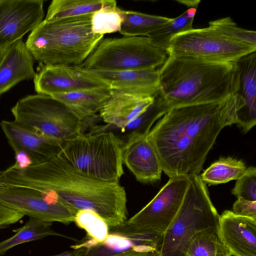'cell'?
Wrapping results in <instances>:
<instances>
[{
	"instance_id": "cell-1",
	"label": "cell",
	"mask_w": 256,
	"mask_h": 256,
	"mask_svg": "<svg viewBox=\"0 0 256 256\" xmlns=\"http://www.w3.org/2000/svg\"><path fill=\"white\" fill-rule=\"evenodd\" d=\"M237 110L234 94L220 102L170 108L148 135L162 170L170 178L198 175L222 129L236 124Z\"/></svg>"
},
{
	"instance_id": "cell-2",
	"label": "cell",
	"mask_w": 256,
	"mask_h": 256,
	"mask_svg": "<svg viewBox=\"0 0 256 256\" xmlns=\"http://www.w3.org/2000/svg\"><path fill=\"white\" fill-rule=\"evenodd\" d=\"M8 186L28 187L48 192L74 213L94 211L110 228L128 219L127 198L118 182L96 180L78 172L59 156L24 168L4 170Z\"/></svg>"
},
{
	"instance_id": "cell-3",
	"label": "cell",
	"mask_w": 256,
	"mask_h": 256,
	"mask_svg": "<svg viewBox=\"0 0 256 256\" xmlns=\"http://www.w3.org/2000/svg\"><path fill=\"white\" fill-rule=\"evenodd\" d=\"M158 70L159 94L170 109L220 102L233 94L235 62L168 56Z\"/></svg>"
},
{
	"instance_id": "cell-4",
	"label": "cell",
	"mask_w": 256,
	"mask_h": 256,
	"mask_svg": "<svg viewBox=\"0 0 256 256\" xmlns=\"http://www.w3.org/2000/svg\"><path fill=\"white\" fill-rule=\"evenodd\" d=\"M92 14L44 20L25 43L34 59L44 64L80 65L104 38L92 32Z\"/></svg>"
},
{
	"instance_id": "cell-5",
	"label": "cell",
	"mask_w": 256,
	"mask_h": 256,
	"mask_svg": "<svg viewBox=\"0 0 256 256\" xmlns=\"http://www.w3.org/2000/svg\"><path fill=\"white\" fill-rule=\"evenodd\" d=\"M219 215L198 175L189 176V184L175 218L158 240L152 256H186L194 236L218 226Z\"/></svg>"
},
{
	"instance_id": "cell-6",
	"label": "cell",
	"mask_w": 256,
	"mask_h": 256,
	"mask_svg": "<svg viewBox=\"0 0 256 256\" xmlns=\"http://www.w3.org/2000/svg\"><path fill=\"white\" fill-rule=\"evenodd\" d=\"M122 144L112 132L82 133L64 141L58 156L86 176L100 181L118 182L124 173Z\"/></svg>"
},
{
	"instance_id": "cell-7",
	"label": "cell",
	"mask_w": 256,
	"mask_h": 256,
	"mask_svg": "<svg viewBox=\"0 0 256 256\" xmlns=\"http://www.w3.org/2000/svg\"><path fill=\"white\" fill-rule=\"evenodd\" d=\"M168 57L166 52L153 46L148 36L102 38L78 66L105 70L156 68Z\"/></svg>"
},
{
	"instance_id": "cell-8",
	"label": "cell",
	"mask_w": 256,
	"mask_h": 256,
	"mask_svg": "<svg viewBox=\"0 0 256 256\" xmlns=\"http://www.w3.org/2000/svg\"><path fill=\"white\" fill-rule=\"evenodd\" d=\"M11 112L22 126L63 142L83 133L84 122L50 96H27L17 102Z\"/></svg>"
},
{
	"instance_id": "cell-9",
	"label": "cell",
	"mask_w": 256,
	"mask_h": 256,
	"mask_svg": "<svg viewBox=\"0 0 256 256\" xmlns=\"http://www.w3.org/2000/svg\"><path fill=\"white\" fill-rule=\"evenodd\" d=\"M256 51V46L230 38L211 27L192 28L170 40L168 56H187L222 63L234 62Z\"/></svg>"
},
{
	"instance_id": "cell-10",
	"label": "cell",
	"mask_w": 256,
	"mask_h": 256,
	"mask_svg": "<svg viewBox=\"0 0 256 256\" xmlns=\"http://www.w3.org/2000/svg\"><path fill=\"white\" fill-rule=\"evenodd\" d=\"M188 184L189 177L187 176L170 178L145 206L124 224L114 228L124 232L160 236L176 215Z\"/></svg>"
},
{
	"instance_id": "cell-11",
	"label": "cell",
	"mask_w": 256,
	"mask_h": 256,
	"mask_svg": "<svg viewBox=\"0 0 256 256\" xmlns=\"http://www.w3.org/2000/svg\"><path fill=\"white\" fill-rule=\"evenodd\" d=\"M0 201L29 218L65 224L74 222L75 214L48 192L28 187L8 186L0 190Z\"/></svg>"
},
{
	"instance_id": "cell-12",
	"label": "cell",
	"mask_w": 256,
	"mask_h": 256,
	"mask_svg": "<svg viewBox=\"0 0 256 256\" xmlns=\"http://www.w3.org/2000/svg\"><path fill=\"white\" fill-rule=\"evenodd\" d=\"M160 236L124 232L110 228L102 242L88 238L71 246L74 256H140L153 255Z\"/></svg>"
},
{
	"instance_id": "cell-13",
	"label": "cell",
	"mask_w": 256,
	"mask_h": 256,
	"mask_svg": "<svg viewBox=\"0 0 256 256\" xmlns=\"http://www.w3.org/2000/svg\"><path fill=\"white\" fill-rule=\"evenodd\" d=\"M43 0H0V50L32 32L44 20Z\"/></svg>"
},
{
	"instance_id": "cell-14",
	"label": "cell",
	"mask_w": 256,
	"mask_h": 256,
	"mask_svg": "<svg viewBox=\"0 0 256 256\" xmlns=\"http://www.w3.org/2000/svg\"><path fill=\"white\" fill-rule=\"evenodd\" d=\"M34 83L38 94L50 96L82 90L108 88L74 66L68 65L39 64Z\"/></svg>"
},
{
	"instance_id": "cell-15",
	"label": "cell",
	"mask_w": 256,
	"mask_h": 256,
	"mask_svg": "<svg viewBox=\"0 0 256 256\" xmlns=\"http://www.w3.org/2000/svg\"><path fill=\"white\" fill-rule=\"evenodd\" d=\"M78 70L106 84L110 90L142 97H154L159 92L158 69L105 70L74 66Z\"/></svg>"
},
{
	"instance_id": "cell-16",
	"label": "cell",
	"mask_w": 256,
	"mask_h": 256,
	"mask_svg": "<svg viewBox=\"0 0 256 256\" xmlns=\"http://www.w3.org/2000/svg\"><path fill=\"white\" fill-rule=\"evenodd\" d=\"M234 94L238 100L236 124L243 133L256 124V51L235 62Z\"/></svg>"
},
{
	"instance_id": "cell-17",
	"label": "cell",
	"mask_w": 256,
	"mask_h": 256,
	"mask_svg": "<svg viewBox=\"0 0 256 256\" xmlns=\"http://www.w3.org/2000/svg\"><path fill=\"white\" fill-rule=\"evenodd\" d=\"M148 132L135 130L123 143L122 160L140 182L154 183L160 180L162 168L156 150L148 137Z\"/></svg>"
},
{
	"instance_id": "cell-18",
	"label": "cell",
	"mask_w": 256,
	"mask_h": 256,
	"mask_svg": "<svg viewBox=\"0 0 256 256\" xmlns=\"http://www.w3.org/2000/svg\"><path fill=\"white\" fill-rule=\"evenodd\" d=\"M0 126L14 154L24 152L32 165L57 156L61 150L63 142L29 130L14 120H2Z\"/></svg>"
},
{
	"instance_id": "cell-19",
	"label": "cell",
	"mask_w": 256,
	"mask_h": 256,
	"mask_svg": "<svg viewBox=\"0 0 256 256\" xmlns=\"http://www.w3.org/2000/svg\"><path fill=\"white\" fill-rule=\"evenodd\" d=\"M218 234L232 256H256V219L224 210L219 215Z\"/></svg>"
},
{
	"instance_id": "cell-20",
	"label": "cell",
	"mask_w": 256,
	"mask_h": 256,
	"mask_svg": "<svg viewBox=\"0 0 256 256\" xmlns=\"http://www.w3.org/2000/svg\"><path fill=\"white\" fill-rule=\"evenodd\" d=\"M111 90L110 98L99 112L100 116L106 123L122 130L145 112L154 98Z\"/></svg>"
},
{
	"instance_id": "cell-21",
	"label": "cell",
	"mask_w": 256,
	"mask_h": 256,
	"mask_svg": "<svg viewBox=\"0 0 256 256\" xmlns=\"http://www.w3.org/2000/svg\"><path fill=\"white\" fill-rule=\"evenodd\" d=\"M34 60L22 39L6 48L0 62V96L18 82L34 78Z\"/></svg>"
},
{
	"instance_id": "cell-22",
	"label": "cell",
	"mask_w": 256,
	"mask_h": 256,
	"mask_svg": "<svg viewBox=\"0 0 256 256\" xmlns=\"http://www.w3.org/2000/svg\"><path fill=\"white\" fill-rule=\"evenodd\" d=\"M112 90L108 88L82 90L50 96L59 101L83 122L96 116L109 99Z\"/></svg>"
},
{
	"instance_id": "cell-23",
	"label": "cell",
	"mask_w": 256,
	"mask_h": 256,
	"mask_svg": "<svg viewBox=\"0 0 256 256\" xmlns=\"http://www.w3.org/2000/svg\"><path fill=\"white\" fill-rule=\"evenodd\" d=\"M113 0H53L50 4L46 21L92 14L106 6H116Z\"/></svg>"
},
{
	"instance_id": "cell-24",
	"label": "cell",
	"mask_w": 256,
	"mask_h": 256,
	"mask_svg": "<svg viewBox=\"0 0 256 256\" xmlns=\"http://www.w3.org/2000/svg\"><path fill=\"white\" fill-rule=\"evenodd\" d=\"M122 22L119 32L126 36H148L172 18L118 8Z\"/></svg>"
},
{
	"instance_id": "cell-25",
	"label": "cell",
	"mask_w": 256,
	"mask_h": 256,
	"mask_svg": "<svg viewBox=\"0 0 256 256\" xmlns=\"http://www.w3.org/2000/svg\"><path fill=\"white\" fill-rule=\"evenodd\" d=\"M52 222L30 218L25 224L16 230L10 238L0 242V256L4 254L13 247L23 243L54 236L73 239L50 228Z\"/></svg>"
},
{
	"instance_id": "cell-26",
	"label": "cell",
	"mask_w": 256,
	"mask_h": 256,
	"mask_svg": "<svg viewBox=\"0 0 256 256\" xmlns=\"http://www.w3.org/2000/svg\"><path fill=\"white\" fill-rule=\"evenodd\" d=\"M244 162L232 157H222L212 163L200 176L206 184L216 185L236 180L246 172Z\"/></svg>"
},
{
	"instance_id": "cell-27",
	"label": "cell",
	"mask_w": 256,
	"mask_h": 256,
	"mask_svg": "<svg viewBox=\"0 0 256 256\" xmlns=\"http://www.w3.org/2000/svg\"><path fill=\"white\" fill-rule=\"evenodd\" d=\"M196 8H188L184 13L171 20L150 34L148 37L156 48L167 52L172 37L176 34L192 29ZM167 53V52H166Z\"/></svg>"
},
{
	"instance_id": "cell-28",
	"label": "cell",
	"mask_w": 256,
	"mask_h": 256,
	"mask_svg": "<svg viewBox=\"0 0 256 256\" xmlns=\"http://www.w3.org/2000/svg\"><path fill=\"white\" fill-rule=\"evenodd\" d=\"M228 255L231 254L220 238L218 226L210 228L197 234L192 240L186 254V256Z\"/></svg>"
},
{
	"instance_id": "cell-29",
	"label": "cell",
	"mask_w": 256,
	"mask_h": 256,
	"mask_svg": "<svg viewBox=\"0 0 256 256\" xmlns=\"http://www.w3.org/2000/svg\"><path fill=\"white\" fill-rule=\"evenodd\" d=\"M74 222L86 232L87 238L97 242L104 240L109 234L110 227L106 222L94 211L80 210L74 216Z\"/></svg>"
},
{
	"instance_id": "cell-30",
	"label": "cell",
	"mask_w": 256,
	"mask_h": 256,
	"mask_svg": "<svg viewBox=\"0 0 256 256\" xmlns=\"http://www.w3.org/2000/svg\"><path fill=\"white\" fill-rule=\"evenodd\" d=\"M122 22L117 6H106L92 13L91 18L92 32L104 35L119 32Z\"/></svg>"
},
{
	"instance_id": "cell-31",
	"label": "cell",
	"mask_w": 256,
	"mask_h": 256,
	"mask_svg": "<svg viewBox=\"0 0 256 256\" xmlns=\"http://www.w3.org/2000/svg\"><path fill=\"white\" fill-rule=\"evenodd\" d=\"M209 26L230 38L256 46V32L238 26L230 17L210 21Z\"/></svg>"
},
{
	"instance_id": "cell-32",
	"label": "cell",
	"mask_w": 256,
	"mask_h": 256,
	"mask_svg": "<svg viewBox=\"0 0 256 256\" xmlns=\"http://www.w3.org/2000/svg\"><path fill=\"white\" fill-rule=\"evenodd\" d=\"M232 193L238 198L256 201V168L250 166L245 172L236 180Z\"/></svg>"
},
{
	"instance_id": "cell-33",
	"label": "cell",
	"mask_w": 256,
	"mask_h": 256,
	"mask_svg": "<svg viewBox=\"0 0 256 256\" xmlns=\"http://www.w3.org/2000/svg\"><path fill=\"white\" fill-rule=\"evenodd\" d=\"M238 216L256 219V201L238 198L232 206V211Z\"/></svg>"
},
{
	"instance_id": "cell-34",
	"label": "cell",
	"mask_w": 256,
	"mask_h": 256,
	"mask_svg": "<svg viewBox=\"0 0 256 256\" xmlns=\"http://www.w3.org/2000/svg\"><path fill=\"white\" fill-rule=\"evenodd\" d=\"M24 216L0 201V230L18 222Z\"/></svg>"
},
{
	"instance_id": "cell-35",
	"label": "cell",
	"mask_w": 256,
	"mask_h": 256,
	"mask_svg": "<svg viewBox=\"0 0 256 256\" xmlns=\"http://www.w3.org/2000/svg\"><path fill=\"white\" fill-rule=\"evenodd\" d=\"M16 162L10 167L14 168H24L30 165L32 162L30 158L24 152L15 153Z\"/></svg>"
},
{
	"instance_id": "cell-36",
	"label": "cell",
	"mask_w": 256,
	"mask_h": 256,
	"mask_svg": "<svg viewBox=\"0 0 256 256\" xmlns=\"http://www.w3.org/2000/svg\"><path fill=\"white\" fill-rule=\"evenodd\" d=\"M179 3L186 5L188 8H196L200 2V0H177Z\"/></svg>"
},
{
	"instance_id": "cell-37",
	"label": "cell",
	"mask_w": 256,
	"mask_h": 256,
	"mask_svg": "<svg viewBox=\"0 0 256 256\" xmlns=\"http://www.w3.org/2000/svg\"><path fill=\"white\" fill-rule=\"evenodd\" d=\"M8 185L6 183L4 171L0 172V190L8 188Z\"/></svg>"
},
{
	"instance_id": "cell-38",
	"label": "cell",
	"mask_w": 256,
	"mask_h": 256,
	"mask_svg": "<svg viewBox=\"0 0 256 256\" xmlns=\"http://www.w3.org/2000/svg\"><path fill=\"white\" fill-rule=\"evenodd\" d=\"M50 256H74L72 251H66L64 252Z\"/></svg>"
},
{
	"instance_id": "cell-39",
	"label": "cell",
	"mask_w": 256,
	"mask_h": 256,
	"mask_svg": "<svg viewBox=\"0 0 256 256\" xmlns=\"http://www.w3.org/2000/svg\"><path fill=\"white\" fill-rule=\"evenodd\" d=\"M6 48L0 50V62L2 61L6 52Z\"/></svg>"
},
{
	"instance_id": "cell-40",
	"label": "cell",
	"mask_w": 256,
	"mask_h": 256,
	"mask_svg": "<svg viewBox=\"0 0 256 256\" xmlns=\"http://www.w3.org/2000/svg\"><path fill=\"white\" fill-rule=\"evenodd\" d=\"M152 256V255H145V256Z\"/></svg>"
},
{
	"instance_id": "cell-41",
	"label": "cell",
	"mask_w": 256,
	"mask_h": 256,
	"mask_svg": "<svg viewBox=\"0 0 256 256\" xmlns=\"http://www.w3.org/2000/svg\"><path fill=\"white\" fill-rule=\"evenodd\" d=\"M230 256H230H229V255H228V256Z\"/></svg>"
}]
</instances>
